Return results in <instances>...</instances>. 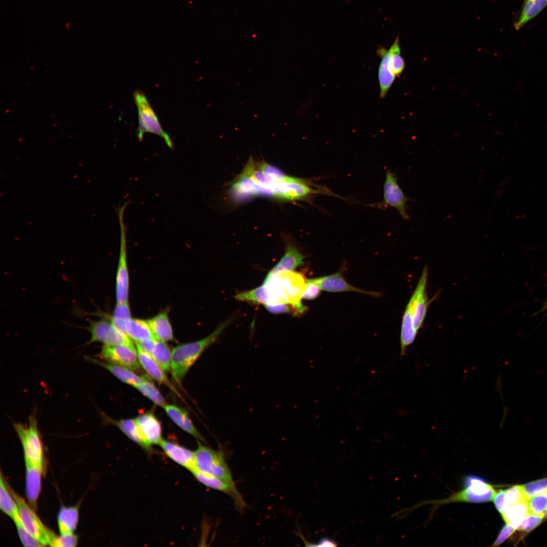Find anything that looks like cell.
<instances>
[{
    "label": "cell",
    "mask_w": 547,
    "mask_h": 547,
    "mask_svg": "<svg viewBox=\"0 0 547 547\" xmlns=\"http://www.w3.org/2000/svg\"><path fill=\"white\" fill-rule=\"evenodd\" d=\"M544 516L530 514L517 526V529L525 532H530L541 523Z\"/></svg>",
    "instance_id": "f35d334b"
},
{
    "label": "cell",
    "mask_w": 547,
    "mask_h": 547,
    "mask_svg": "<svg viewBox=\"0 0 547 547\" xmlns=\"http://www.w3.org/2000/svg\"><path fill=\"white\" fill-rule=\"evenodd\" d=\"M194 453L196 468L236 486L232 476L221 451L213 449L201 443Z\"/></svg>",
    "instance_id": "52a82bcc"
},
{
    "label": "cell",
    "mask_w": 547,
    "mask_h": 547,
    "mask_svg": "<svg viewBox=\"0 0 547 547\" xmlns=\"http://www.w3.org/2000/svg\"><path fill=\"white\" fill-rule=\"evenodd\" d=\"M266 277L281 302L290 304L296 315L303 312L306 308L301 301L307 280L300 272L285 271L268 274Z\"/></svg>",
    "instance_id": "277c9868"
},
{
    "label": "cell",
    "mask_w": 547,
    "mask_h": 547,
    "mask_svg": "<svg viewBox=\"0 0 547 547\" xmlns=\"http://www.w3.org/2000/svg\"><path fill=\"white\" fill-rule=\"evenodd\" d=\"M505 490H499L496 493L493 498L494 505L497 510L501 514L505 508Z\"/></svg>",
    "instance_id": "f6af8a7d"
},
{
    "label": "cell",
    "mask_w": 547,
    "mask_h": 547,
    "mask_svg": "<svg viewBox=\"0 0 547 547\" xmlns=\"http://www.w3.org/2000/svg\"><path fill=\"white\" fill-rule=\"evenodd\" d=\"M522 486L525 496L528 499L547 491V478L522 485Z\"/></svg>",
    "instance_id": "74e56055"
},
{
    "label": "cell",
    "mask_w": 547,
    "mask_h": 547,
    "mask_svg": "<svg viewBox=\"0 0 547 547\" xmlns=\"http://www.w3.org/2000/svg\"><path fill=\"white\" fill-rule=\"evenodd\" d=\"M408 201L409 199L405 195L398 183L396 175L389 170H387L383 186V200L372 205L379 208L385 209L387 207L394 208L404 220H408L410 218L407 212Z\"/></svg>",
    "instance_id": "7c38bea8"
},
{
    "label": "cell",
    "mask_w": 547,
    "mask_h": 547,
    "mask_svg": "<svg viewBox=\"0 0 547 547\" xmlns=\"http://www.w3.org/2000/svg\"><path fill=\"white\" fill-rule=\"evenodd\" d=\"M24 462L26 495L29 504L35 511L41 491L42 476L44 473L28 459L24 458Z\"/></svg>",
    "instance_id": "2e32d148"
},
{
    "label": "cell",
    "mask_w": 547,
    "mask_h": 547,
    "mask_svg": "<svg viewBox=\"0 0 547 547\" xmlns=\"http://www.w3.org/2000/svg\"><path fill=\"white\" fill-rule=\"evenodd\" d=\"M156 340L157 339L155 338H151L139 342H135V343L143 351L151 355L154 347Z\"/></svg>",
    "instance_id": "bcb514c9"
},
{
    "label": "cell",
    "mask_w": 547,
    "mask_h": 547,
    "mask_svg": "<svg viewBox=\"0 0 547 547\" xmlns=\"http://www.w3.org/2000/svg\"><path fill=\"white\" fill-rule=\"evenodd\" d=\"M107 421L111 422L118 427L130 439L136 443L141 448L148 452H151V445L148 444L143 438L135 419H124L119 420L110 419L105 417Z\"/></svg>",
    "instance_id": "603a6c76"
},
{
    "label": "cell",
    "mask_w": 547,
    "mask_h": 547,
    "mask_svg": "<svg viewBox=\"0 0 547 547\" xmlns=\"http://www.w3.org/2000/svg\"><path fill=\"white\" fill-rule=\"evenodd\" d=\"M546 309H547V298L546 299V300L544 302L542 308L538 311V313H540L541 312H543V311H545ZM546 314H547V311L546 312Z\"/></svg>",
    "instance_id": "c3c4849f"
},
{
    "label": "cell",
    "mask_w": 547,
    "mask_h": 547,
    "mask_svg": "<svg viewBox=\"0 0 547 547\" xmlns=\"http://www.w3.org/2000/svg\"><path fill=\"white\" fill-rule=\"evenodd\" d=\"M140 384L135 388L155 404L164 408L167 404L152 378L148 375H143L140 376Z\"/></svg>",
    "instance_id": "f546056e"
},
{
    "label": "cell",
    "mask_w": 547,
    "mask_h": 547,
    "mask_svg": "<svg viewBox=\"0 0 547 547\" xmlns=\"http://www.w3.org/2000/svg\"><path fill=\"white\" fill-rule=\"evenodd\" d=\"M505 490L504 509L509 506L528 500L522 485L513 486Z\"/></svg>",
    "instance_id": "8d00e7d4"
},
{
    "label": "cell",
    "mask_w": 547,
    "mask_h": 547,
    "mask_svg": "<svg viewBox=\"0 0 547 547\" xmlns=\"http://www.w3.org/2000/svg\"><path fill=\"white\" fill-rule=\"evenodd\" d=\"M233 193L243 198L266 194L291 201L308 199L317 194L336 197L326 186L310 179L290 176L265 162L256 164L250 158L246 166L231 185Z\"/></svg>",
    "instance_id": "6da1fadb"
},
{
    "label": "cell",
    "mask_w": 547,
    "mask_h": 547,
    "mask_svg": "<svg viewBox=\"0 0 547 547\" xmlns=\"http://www.w3.org/2000/svg\"><path fill=\"white\" fill-rule=\"evenodd\" d=\"M125 331L135 342L155 338L147 320L131 318L125 323Z\"/></svg>",
    "instance_id": "83f0119b"
},
{
    "label": "cell",
    "mask_w": 547,
    "mask_h": 547,
    "mask_svg": "<svg viewBox=\"0 0 547 547\" xmlns=\"http://www.w3.org/2000/svg\"><path fill=\"white\" fill-rule=\"evenodd\" d=\"M311 280L322 290L329 292H354L375 297L381 296L380 293L364 290L350 285L345 281L339 271L330 275L315 278Z\"/></svg>",
    "instance_id": "5bb4252c"
},
{
    "label": "cell",
    "mask_w": 547,
    "mask_h": 547,
    "mask_svg": "<svg viewBox=\"0 0 547 547\" xmlns=\"http://www.w3.org/2000/svg\"><path fill=\"white\" fill-rule=\"evenodd\" d=\"M377 53L381 58L378 68V80L380 91V97L382 98L385 97L395 79L396 75L391 71L389 67L388 50L381 47L377 50Z\"/></svg>",
    "instance_id": "cb8c5ba5"
},
{
    "label": "cell",
    "mask_w": 547,
    "mask_h": 547,
    "mask_svg": "<svg viewBox=\"0 0 547 547\" xmlns=\"http://www.w3.org/2000/svg\"><path fill=\"white\" fill-rule=\"evenodd\" d=\"M464 489L446 499L433 501V503L443 504L453 502L483 503L492 501L496 491L486 480L476 475H468L463 481Z\"/></svg>",
    "instance_id": "ba28073f"
},
{
    "label": "cell",
    "mask_w": 547,
    "mask_h": 547,
    "mask_svg": "<svg viewBox=\"0 0 547 547\" xmlns=\"http://www.w3.org/2000/svg\"><path fill=\"white\" fill-rule=\"evenodd\" d=\"M230 317L217 326L205 338L193 342L178 345L171 351V371L173 379L180 383L190 368L210 346L214 344L225 329L231 323Z\"/></svg>",
    "instance_id": "7a4b0ae2"
},
{
    "label": "cell",
    "mask_w": 547,
    "mask_h": 547,
    "mask_svg": "<svg viewBox=\"0 0 547 547\" xmlns=\"http://www.w3.org/2000/svg\"><path fill=\"white\" fill-rule=\"evenodd\" d=\"M18 536L25 546H44L38 540L32 536L23 527L21 522L15 523Z\"/></svg>",
    "instance_id": "ab89813d"
},
{
    "label": "cell",
    "mask_w": 547,
    "mask_h": 547,
    "mask_svg": "<svg viewBox=\"0 0 547 547\" xmlns=\"http://www.w3.org/2000/svg\"><path fill=\"white\" fill-rule=\"evenodd\" d=\"M517 525L506 523L500 530L492 546H497L507 539L517 529Z\"/></svg>",
    "instance_id": "7bdbcfd3"
},
{
    "label": "cell",
    "mask_w": 547,
    "mask_h": 547,
    "mask_svg": "<svg viewBox=\"0 0 547 547\" xmlns=\"http://www.w3.org/2000/svg\"><path fill=\"white\" fill-rule=\"evenodd\" d=\"M135 421L144 440L151 445H159L162 441V429L160 422L153 413L141 414Z\"/></svg>",
    "instance_id": "e0dca14e"
},
{
    "label": "cell",
    "mask_w": 547,
    "mask_h": 547,
    "mask_svg": "<svg viewBox=\"0 0 547 547\" xmlns=\"http://www.w3.org/2000/svg\"><path fill=\"white\" fill-rule=\"evenodd\" d=\"M388 51L389 69L396 76L399 75L403 72L405 66L404 60L401 55L399 37L396 38Z\"/></svg>",
    "instance_id": "e575fe53"
},
{
    "label": "cell",
    "mask_w": 547,
    "mask_h": 547,
    "mask_svg": "<svg viewBox=\"0 0 547 547\" xmlns=\"http://www.w3.org/2000/svg\"><path fill=\"white\" fill-rule=\"evenodd\" d=\"M136 347L140 364L148 375L160 383L167 385L171 389L176 392L167 378L165 371L160 365L150 355L143 351L136 344Z\"/></svg>",
    "instance_id": "d6986e66"
},
{
    "label": "cell",
    "mask_w": 547,
    "mask_h": 547,
    "mask_svg": "<svg viewBox=\"0 0 547 547\" xmlns=\"http://www.w3.org/2000/svg\"><path fill=\"white\" fill-rule=\"evenodd\" d=\"M86 358L88 361L104 368L115 377L125 383L136 387L140 383V376L134 373L132 370L106 361H101L91 357H86Z\"/></svg>",
    "instance_id": "d4e9b609"
},
{
    "label": "cell",
    "mask_w": 547,
    "mask_h": 547,
    "mask_svg": "<svg viewBox=\"0 0 547 547\" xmlns=\"http://www.w3.org/2000/svg\"><path fill=\"white\" fill-rule=\"evenodd\" d=\"M527 500L509 506L501 514L506 523L518 525L530 514Z\"/></svg>",
    "instance_id": "4dcf8cb0"
},
{
    "label": "cell",
    "mask_w": 547,
    "mask_h": 547,
    "mask_svg": "<svg viewBox=\"0 0 547 547\" xmlns=\"http://www.w3.org/2000/svg\"><path fill=\"white\" fill-rule=\"evenodd\" d=\"M9 491L16 501L21 523L25 529L44 546H52L57 535L45 526L34 510L25 500L11 487L7 481Z\"/></svg>",
    "instance_id": "9c48e42d"
},
{
    "label": "cell",
    "mask_w": 547,
    "mask_h": 547,
    "mask_svg": "<svg viewBox=\"0 0 547 547\" xmlns=\"http://www.w3.org/2000/svg\"><path fill=\"white\" fill-rule=\"evenodd\" d=\"M265 308L270 312L278 314L294 312L295 310L293 307L289 304L286 303H275L265 304Z\"/></svg>",
    "instance_id": "ee69618b"
},
{
    "label": "cell",
    "mask_w": 547,
    "mask_h": 547,
    "mask_svg": "<svg viewBox=\"0 0 547 547\" xmlns=\"http://www.w3.org/2000/svg\"><path fill=\"white\" fill-rule=\"evenodd\" d=\"M79 507L62 506L57 515V522L60 534L73 533L79 521Z\"/></svg>",
    "instance_id": "4316f807"
},
{
    "label": "cell",
    "mask_w": 547,
    "mask_h": 547,
    "mask_svg": "<svg viewBox=\"0 0 547 547\" xmlns=\"http://www.w3.org/2000/svg\"><path fill=\"white\" fill-rule=\"evenodd\" d=\"M171 420L182 430L198 440L206 442L190 419L187 412L175 405L167 404L164 408Z\"/></svg>",
    "instance_id": "ffe728a7"
},
{
    "label": "cell",
    "mask_w": 547,
    "mask_h": 547,
    "mask_svg": "<svg viewBox=\"0 0 547 547\" xmlns=\"http://www.w3.org/2000/svg\"><path fill=\"white\" fill-rule=\"evenodd\" d=\"M318 543L317 546H335L337 545L334 540L326 537L321 538Z\"/></svg>",
    "instance_id": "7dc6e473"
},
{
    "label": "cell",
    "mask_w": 547,
    "mask_h": 547,
    "mask_svg": "<svg viewBox=\"0 0 547 547\" xmlns=\"http://www.w3.org/2000/svg\"><path fill=\"white\" fill-rule=\"evenodd\" d=\"M0 508L14 523L21 522L17 503L9 491L2 472L0 475Z\"/></svg>",
    "instance_id": "484cf974"
},
{
    "label": "cell",
    "mask_w": 547,
    "mask_h": 547,
    "mask_svg": "<svg viewBox=\"0 0 547 547\" xmlns=\"http://www.w3.org/2000/svg\"><path fill=\"white\" fill-rule=\"evenodd\" d=\"M544 517L545 518L547 519V510L545 511V512L544 513Z\"/></svg>",
    "instance_id": "681fc988"
},
{
    "label": "cell",
    "mask_w": 547,
    "mask_h": 547,
    "mask_svg": "<svg viewBox=\"0 0 547 547\" xmlns=\"http://www.w3.org/2000/svg\"><path fill=\"white\" fill-rule=\"evenodd\" d=\"M527 503L530 514L544 515L547 508V491L528 499Z\"/></svg>",
    "instance_id": "d590c367"
},
{
    "label": "cell",
    "mask_w": 547,
    "mask_h": 547,
    "mask_svg": "<svg viewBox=\"0 0 547 547\" xmlns=\"http://www.w3.org/2000/svg\"><path fill=\"white\" fill-rule=\"evenodd\" d=\"M77 543V537L74 533L62 534L57 536L52 546L73 547L76 546Z\"/></svg>",
    "instance_id": "60d3db41"
},
{
    "label": "cell",
    "mask_w": 547,
    "mask_h": 547,
    "mask_svg": "<svg viewBox=\"0 0 547 547\" xmlns=\"http://www.w3.org/2000/svg\"><path fill=\"white\" fill-rule=\"evenodd\" d=\"M133 98L138 112V126L137 130L138 140L142 141L145 133H151L162 137L167 145L173 150V141L162 128L145 94L140 90H136L133 93Z\"/></svg>",
    "instance_id": "8992f818"
},
{
    "label": "cell",
    "mask_w": 547,
    "mask_h": 547,
    "mask_svg": "<svg viewBox=\"0 0 547 547\" xmlns=\"http://www.w3.org/2000/svg\"><path fill=\"white\" fill-rule=\"evenodd\" d=\"M235 298L240 301L250 302L254 304L265 305L270 303L269 294L266 287L263 284L252 290L239 293L236 295Z\"/></svg>",
    "instance_id": "1f68e13d"
},
{
    "label": "cell",
    "mask_w": 547,
    "mask_h": 547,
    "mask_svg": "<svg viewBox=\"0 0 547 547\" xmlns=\"http://www.w3.org/2000/svg\"><path fill=\"white\" fill-rule=\"evenodd\" d=\"M322 290L311 279L307 280L304 288L302 298L306 300H312L319 296Z\"/></svg>",
    "instance_id": "b9f144b4"
},
{
    "label": "cell",
    "mask_w": 547,
    "mask_h": 547,
    "mask_svg": "<svg viewBox=\"0 0 547 547\" xmlns=\"http://www.w3.org/2000/svg\"><path fill=\"white\" fill-rule=\"evenodd\" d=\"M129 202H126L117 209L121 229L120 253L115 279V297L118 303L128 301L129 277L127 258V227L124 222V213Z\"/></svg>",
    "instance_id": "30bf717a"
},
{
    "label": "cell",
    "mask_w": 547,
    "mask_h": 547,
    "mask_svg": "<svg viewBox=\"0 0 547 547\" xmlns=\"http://www.w3.org/2000/svg\"><path fill=\"white\" fill-rule=\"evenodd\" d=\"M89 324V326L85 328L91 334V338L87 343L88 345L98 342L103 345L122 344L135 347L132 339L117 329L109 318L90 320Z\"/></svg>",
    "instance_id": "8fae6325"
},
{
    "label": "cell",
    "mask_w": 547,
    "mask_h": 547,
    "mask_svg": "<svg viewBox=\"0 0 547 547\" xmlns=\"http://www.w3.org/2000/svg\"><path fill=\"white\" fill-rule=\"evenodd\" d=\"M546 6L547 0H525L519 15L514 24L515 29L520 30Z\"/></svg>",
    "instance_id": "f1b7e54d"
},
{
    "label": "cell",
    "mask_w": 547,
    "mask_h": 547,
    "mask_svg": "<svg viewBox=\"0 0 547 547\" xmlns=\"http://www.w3.org/2000/svg\"><path fill=\"white\" fill-rule=\"evenodd\" d=\"M428 269L425 266L404 311L401 324V333L405 336H412L421 328L431 302L426 288Z\"/></svg>",
    "instance_id": "3957f363"
},
{
    "label": "cell",
    "mask_w": 547,
    "mask_h": 547,
    "mask_svg": "<svg viewBox=\"0 0 547 547\" xmlns=\"http://www.w3.org/2000/svg\"><path fill=\"white\" fill-rule=\"evenodd\" d=\"M13 427L21 443L24 458L29 460L44 473V452L36 413H33L29 416L28 423L14 422Z\"/></svg>",
    "instance_id": "5b68a950"
},
{
    "label": "cell",
    "mask_w": 547,
    "mask_h": 547,
    "mask_svg": "<svg viewBox=\"0 0 547 547\" xmlns=\"http://www.w3.org/2000/svg\"><path fill=\"white\" fill-rule=\"evenodd\" d=\"M171 354L166 342L157 339L150 356L165 371L169 372L171 368Z\"/></svg>",
    "instance_id": "d6a6232c"
},
{
    "label": "cell",
    "mask_w": 547,
    "mask_h": 547,
    "mask_svg": "<svg viewBox=\"0 0 547 547\" xmlns=\"http://www.w3.org/2000/svg\"><path fill=\"white\" fill-rule=\"evenodd\" d=\"M159 445L166 455L177 464L190 472L196 467L194 452L177 443L164 439Z\"/></svg>",
    "instance_id": "ac0fdd59"
},
{
    "label": "cell",
    "mask_w": 547,
    "mask_h": 547,
    "mask_svg": "<svg viewBox=\"0 0 547 547\" xmlns=\"http://www.w3.org/2000/svg\"><path fill=\"white\" fill-rule=\"evenodd\" d=\"M99 357L106 362L132 370L140 368L136 347L125 345H103Z\"/></svg>",
    "instance_id": "4fadbf2b"
},
{
    "label": "cell",
    "mask_w": 547,
    "mask_h": 547,
    "mask_svg": "<svg viewBox=\"0 0 547 547\" xmlns=\"http://www.w3.org/2000/svg\"><path fill=\"white\" fill-rule=\"evenodd\" d=\"M191 472L196 479L204 485L229 495L240 510H242L246 507V503L236 486H232L214 476L202 472L196 467Z\"/></svg>",
    "instance_id": "9a60e30c"
},
{
    "label": "cell",
    "mask_w": 547,
    "mask_h": 547,
    "mask_svg": "<svg viewBox=\"0 0 547 547\" xmlns=\"http://www.w3.org/2000/svg\"><path fill=\"white\" fill-rule=\"evenodd\" d=\"M131 318L130 306L127 301L120 303L116 302L113 315L109 319L117 329L126 334L125 331V325L126 321Z\"/></svg>",
    "instance_id": "836d02e7"
},
{
    "label": "cell",
    "mask_w": 547,
    "mask_h": 547,
    "mask_svg": "<svg viewBox=\"0 0 547 547\" xmlns=\"http://www.w3.org/2000/svg\"><path fill=\"white\" fill-rule=\"evenodd\" d=\"M303 259L304 256L296 247L288 244L284 256L268 274H276L293 271L297 267L303 264Z\"/></svg>",
    "instance_id": "7402d4cb"
},
{
    "label": "cell",
    "mask_w": 547,
    "mask_h": 547,
    "mask_svg": "<svg viewBox=\"0 0 547 547\" xmlns=\"http://www.w3.org/2000/svg\"><path fill=\"white\" fill-rule=\"evenodd\" d=\"M147 321L157 340L167 342L174 339L168 311H161Z\"/></svg>",
    "instance_id": "44dd1931"
}]
</instances>
